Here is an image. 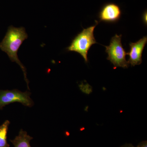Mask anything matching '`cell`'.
<instances>
[{
	"label": "cell",
	"mask_w": 147,
	"mask_h": 147,
	"mask_svg": "<svg viewBox=\"0 0 147 147\" xmlns=\"http://www.w3.org/2000/svg\"><path fill=\"white\" fill-rule=\"evenodd\" d=\"M121 35L116 34L110 40L109 46H105V52L108 53L107 60L111 62L115 67L127 68L129 63L125 57L127 55L121 44Z\"/></svg>",
	"instance_id": "obj_3"
},
{
	"label": "cell",
	"mask_w": 147,
	"mask_h": 147,
	"mask_svg": "<svg viewBox=\"0 0 147 147\" xmlns=\"http://www.w3.org/2000/svg\"><path fill=\"white\" fill-rule=\"evenodd\" d=\"M147 11H145V12H144V14H143V21L144 22L145 24H146V25H147Z\"/></svg>",
	"instance_id": "obj_10"
},
{
	"label": "cell",
	"mask_w": 147,
	"mask_h": 147,
	"mask_svg": "<svg viewBox=\"0 0 147 147\" xmlns=\"http://www.w3.org/2000/svg\"><path fill=\"white\" fill-rule=\"evenodd\" d=\"M10 122L5 121L0 126V147H9L7 142V134Z\"/></svg>",
	"instance_id": "obj_8"
},
{
	"label": "cell",
	"mask_w": 147,
	"mask_h": 147,
	"mask_svg": "<svg viewBox=\"0 0 147 147\" xmlns=\"http://www.w3.org/2000/svg\"><path fill=\"white\" fill-rule=\"evenodd\" d=\"M120 147H135L133 145L130 144H125L123 145Z\"/></svg>",
	"instance_id": "obj_11"
},
{
	"label": "cell",
	"mask_w": 147,
	"mask_h": 147,
	"mask_svg": "<svg viewBox=\"0 0 147 147\" xmlns=\"http://www.w3.org/2000/svg\"><path fill=\"white\" fill-rule=\"evenodd\" d=\"M137 147H147V141H142V142H140Z\"/></svg>",
	"instance_id": "obj_9"
},
{
	"label": "cell",
	"mask_w": 147,
	"mask_h": 147,
	"mask_svg": "<svg viewBox=\"0 0 147 147\" xmlns=\"http://www.w3.org/2000/svg\"><path fill=\"white\" fill-rule=\"evenodd\" d=\"M121 11L117 5L109 3L105 5L99 12L98 17L100 21L115 23L119 20Z\"/></svg>",
	"instance_id": "obj_6"
},
{
	"label": "cell",
	"mask_w": 147,
	"mask_h": 147,
	"mask_svg": "<svg viewBox=\"0 0 147 147\" xmlns=\"http://www.w3.org/2000/svg\"><path fill=\"white\" fill-rule=\"evenodd\" d=\"M18 102L28 107H31L33 102L30 97L29 92H22L17 90H0V109L6 105Z\"/></svg>",
	"instance_id": "obj_4"
},
{
	"label": "cell",
	"mask_w": 147,
	"mask_h": 147,
	"mask_svg": "<svg viewBox=\"0 0 147 147\" xmlns=\"http://www.w3.org/2000/svg\"><path fill=\"white\" fill-rule=\"evenodd\" d=\"M28 37V34L24 28H16L11 26L8 28L5 36L0 43V48L7 53L11 61L16 62L20 66L24 72V79L29 89V82L27 78L26 67L21 63L17 56L19 47Z\"/></svg>",
	"instance_id": "obj_1"
},
{
	"label": "cell",
	"mask_w": 147,
	"mask_h": 147,
	"mask_svg": "<svg viewBox=\"0 0 147 147\" xmlns=\"http://www.w3.org/2000/svg\"><path fill=\"white\" fill-rule=\"evenodd\" d=\"M98 23L94 26L84 29L72 40L67 48L69 51H73L80 54L86 62H88V50L93 44L97 43L94 35V31Z\"/></svg>",
	"instance_id": "obj_2"
},
{
	"label": "cell",
	"mask_w": 147,
	"mask_h": 147,
	"mask_svg": "<svg viewBox=\"0 0 147 147\" xmlns=\"http://www.w3.org/2000/svg\"><path fill=\"white\" fill-rule=\"evenodd\" d=\"M147 42V36H144L136 42H130V50L127 55L129 59L127 62L131 66L139 65L142 63L143 50Z\"/></svg>",
	"instance_id": "obj_5"
},
{
	"label": "cell",
	"mask_w": 147,
	"mask_h": 147,
	"mask_svg": "<svg viewBox=\"0 0 147 147\" xmlns=\"http://www.w3.org/2000/svg\"><path fill=\"white\" fill-rule=\"evenodd\" d=\"M32 139L33 137L28 135L26 131L21 129L18 135L10 141L14 147H31L30 142Z\"/></svg>",
	"instance_id": "obj_7"
}]
</instances>
